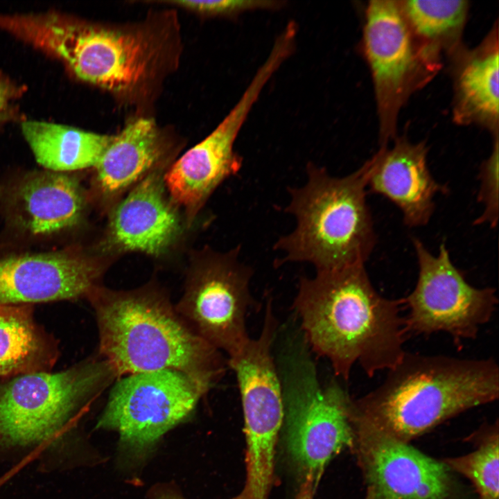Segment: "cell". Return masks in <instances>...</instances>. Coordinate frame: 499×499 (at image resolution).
I'll use <instances>...</instances> for the list:
<instances>
[{"label":"cell","instance_id":"cell-12","mask_svg":"<svg viewBox=\"0 0 499 499\" xmlns=\"http://www.w3.org/2000/svg\"><path fill=\"white\" fill-rule=\"evenodd\" d=\"M416 39L400 1H369L366 10L364 45L381 119L382 146L394 132L396 114L417 84L421 65L435 66L433 58Z\"/></svg>","mask_w":499,"mask_h":499},{"label":"cell","instance_id":"cell-2","mask_svg":"<svg viewBox=\"0 0 499 499\" xmlns=\"http://www.w3.org/2000/svg\"><path fill=\"white\" fill-rule=\"evenodd\" d=\"M87 299L99 335V356L117 378L164 369L182 372L207 392L222 377L219 350L195 333L165 294L152 287L99 286Z\"/></svg>","mask_w":499,"mask_h":499},{"label":"cell","instance_id":"cell-4","mask_svg":"<svg viewBox=\"0 0 499 499\" xmlns=\"http://www.w3.org/2000/svg\"><path fill=\"white\" fill-rule=\"evenodd\" d=\"M115 378L98 356L60 371L0 379V465L66 469L78 419Z\"/></svg>","mask_w":499,"mask_h":499},{"label":"cell","instance_id":"cell-10","mask_svg":"<svg viewBox=\"0 0 499 499\" xmlns=\"http://www.w3.org/2000/svg\"><path fill=\"white\" fill-rule=\"evenodd\" d=\"M118 378L96 427L116 431L121 444L137 453L187 418L207 392L186 374L171 369Z\"/></svg>","mask_w":499,"mask_h":499},{"label":"cell","instance_id":"cell-14","mask_svg":"<svg viewBox=\"0 0 499 499\" xmlns=\"http://www.w3.org/2000/svg\"><path fill=\"white\" fill-rule=\"evenodd\" d=\"M351 423L366 499H448L453 482L444 462L369 425Z\"/></svg>","mask_w":499,"mask_h":499},{"label":"cell","instance_id":"cell-16","mask_svg":"<svg viewBox=\"0 0 499 499\" xmlns=\"http://www.w3.org/2000/svg\"><path fill=\"white\" fill-rule=\"evenodd\" d=\"M103 269L74 249L0 255V305L74 300L98 286Z\"/></svg>","mask_w":499,"mask_h":499},{"label":"cell","instance_id":"cell-8","mask_svg":"<svg viewBox=\"0 0 499 499\" xmlns=\"http://www.w3.org/2000/svg\"><path fill=\"white\" fill-rule=\"evenodd\" d=\"M412 245L419 273L414 289L403 298L406 333L443 332L457 342L476 338L498 304L495 288L470 284L453 263L445 243L437 254L417 238H412Z\"/></svg>","mask_w":499,"mask_h":499},{"label":"cell","instance_id":"cell-28","mask_svg":"<svg viewBox=\"0 0 499 499\" xmlns=\"http://www.w3.org/2000/svg\"><path fill=\"white\" fill-rule=\"evenodd\" d=\"M10 94L11 93L8 87L0 80V116L7 108Z\"/></svg>","mask_w":499,"mask_h":499},{"label":"cell","instance_id":"cell-9","mask_svg":"<svg viewBox=\"0 0 499 499\" xmlns=\"http://www.w3.org/2000/svg\"><path fill=\"white\" fill-rule=\"evenodd\" d=\"M274 334L263 329L234 354L229 365L240 391L246 441L247 480L250 499H268L272 482L276 446L283 422V400L276 360Z\"/></svg>","mask_w":499,"mask_h":499},{"label":"cell","instance_id":"cell-24","mask_svg":"<svg viewBox=\"0 0 499 499\" xmlns=\"http://www.w3.org/2000/svg\"><path fill=\"white\" fill-rule=\"evenodd\" d=\"M478 448L466 455L449 458L444 462L473 484L480 499H498L499 459L497 423L488 430Z\"/></svg>","mask_w":499,"mask_h":499},{"label":"cell","instance_id":"cell-6","mask_svg":"<svg viewBox=\"0 0 499 499\" xmlns=\"http://www.w3.org/2000/svg\"><path fill=\"white\" fill-rule=\"evenodd\" d=\"M278 364L288 453L304 478L319 484L329 462L353 447L351 399L338 383L322 384L301 332L287 338Z\"/></svg>","mask_w":499,"mask_h":499},{"label":"cell","instance_id":"cell-3","mask_svg":"<svg viewBox=\"0 0 499 499\" xmlns=\"http://www.w3.org/2000/svg\"><path fill=\"white\" fill-rule=\"evenodd\" d=\"M383 382L351 400L352 421L408 443L437 425L496 401L499 367L493 358H460L405 352Z\"/></svg>","mask_w":499,"mask_h":499},{"label":"cell","instance_id":"cell-19","mask_svg":"<svg viewBox=\"0 0 499 499\" xmlns=\"http://www.w3.org/2000/svg\"><path fill=\"white\" fill-rule=\"evenodd\" d=\"M59 356L56 339L36 322L33 305H0V379L51 371Z\"/></svg>","mask_w":499,"mask_h":499},{"label":"cell","instance_id":"cell-13","mask_svg":"<svg viewBox=\"0 0 499 499\" xmlns=\"http://www.w3.org/2000/svg\"><path fill=\"white\" fill-rule=\"evenodd\" d=\"M280 66L277 57L268 56L223 121L164 174L172 202L183 207L189 216L200 210L223 181L240 170L242 159L234 151V142L263 87Z\"/></svg>","mask_w":499,"mask_h":499},{"label":"cell","instance_id":"cell-17","mask_svg":"<svg viewBox=\"0 0 499 499\" xmlns=\"http://www.w3.org/2000/svg\"><path fill=\"white\" fill-rule=\"evenodd\" d=\"M422 142L398 139L392 148L381 147L369 160L367 189L381 195L401 211L410 227L426 225L435 211V198L448 188L432 177Z\"/></svg>","mask_w":499,"mask_h":499},{"label":"cell","instance_id":"cell-26","mask_svg":"<svg viewBox=\"0 0 499 499\" xmlns=\"http://www.w3.org/2000/svg\"><path fill=\"white\" fill-rule=\"evenodd\" d=\"M178 6L207 15L234 14L247 10L272 7L277 3L268 1H175Z\"/></svg>","mask_w":499,"mask_h":499},{"label":"cell","instance_id":"cell-31","mask_svg":"<svg viewBox=\"0 0 499 499\" xmlns=\"http://www.w3.org/2000/svg\"><path fill=\"white\" fill-rule=\"evenodd\" d=\"M232 499H250L246 491L243 489L242 492H240L238 495L233 498Z\"/></svg>","mask_w":499,"mask_h":499},{"label":"cell","instance_id":"cell-20","mask_svg":"<svg viewBox=\"0 0 499 499\" xmlns=\"http://www.w3.org/2000/svg\"><path fill=\"white\" fill-rule=\"evenodd\" d=\"M161 154L155 121L139 118L112 136L96 168V182L106 195L119 193L139 180Z\"/></svg>","mask_w":499,"mask_h":499},{"label":"cell","instance_id":"cell-30","mask_svg":"<svg viewBox=\"0 0 499 499\" xmlns=\"http://www.w3.org/2000/svg\"><path fill=\"white\" fill-rule=\"evenodd\" d=\"M155 499H183L180 496L168 491H161L156 493Z\"/></svg>","mask_w":499,"mask_h":499},{"label":"cell","instance_id":"cell-29","mask_svg":"<svg viewBox=\"0 0 499 499\" xmlns=\"http://www.w3.org/2000/svg\"><path fill=\"white\" fill-rule=\"evenodd\" d=\"M17 471L13 469H8L0 475V489L8 483L15 475Z\"/></svg>","mask_w":499,"mask_h":499},{"label":"cell","instance_id":"cell-1","mask_svg":"<svg viewBox=\"0 0 499 499\" xmlns=\"http://www.w3.org/2000/svg\"><path fill=\"white\" fill-rule=\"evenodd\" d=\"M403 303L380 295L365 265H356L301 278L294 308L310 349L348 380L356 363L372 377L403 358Z\"/></svg>","mask_w":499,"mask_h":499},{"label":"cell","instance_id":"cell-27","mask_svg":"<svg viewBox=\"0 0 499 499\" xmlns=\"http://www.w3.org/2000/svg\"><path fill=\"white\" fill-rule=\"evenodd\" d=\"M316 487L312 478L308 477L303 478L295 499H313Z\"/></svg>","mask_w":499,"mask_h":499},{"label":"cell","instance_id":"cell-5","mask_svg":"<svg viewBox=\"0 0 499 499\" xmlns=\"http://www.w3.org/2000/svg\"><path fill=\"white\" fill-rule=\"evenodd\" d=\"M369 162L344 177L309 164L307 180L288 189L285 211L295 217L294 230L275 243L285 262H305L316 271L365 265L376 244L367 202Z\"/></svg>","mask_w":499,"mask_h":499},{"label":"cell","instance_id":"cell-23","mask_svg":"<svg viewBox=\"0 0 499 499\" xmlns=\"http://www.w3.org/2000/svg\"><path fill=\"white\" fill-rule=\"evenodd\" d=\"M400 4L412 33L432 55L439 46L457 39L468 10L464 0H408Z\"/></svg>","mask_w":499,"mask_h":499},{"label":"cell","instance_id":"cell-18","mask_svg":"<svg viewBox=\"0 0 499 499\" xmlns=\"http://www.w3.org/2000/svg\"><path fill=\"white\" fill-rule=\"evenodd\" d=\"M179 229L178 216L167 199L164 174L153 171L113 211L107 241L118 250L159 255L170 247Z\"/></svg>","mask_w":499,"mask_h":499},{"label":"cell","instance_id":"cell-22","mask_svg":"<svg viewBox=\"0 0 499 499\" xmlns=\"http://www.w3.org/2000/svg\"><path fill=\"white\" fill-rule=\"evenodd\" d=\"M498 44L497 35L473 51L456 80L455 119L497 127L498 121Z\"/></svg>","mask_w":499,"mask_h":499},{"label":"cell","instance_id":"cell-15","mask_svg":"<svg viewBox=\"0 0 499 499\" xmlns=\"http://www.w3.org/2000/svg\"><path fill=\"white\" fill-rule=\"evenodd\" d=\"M85 197L70 173L23 172L0 186V211L8 230L30 241L61 238L76 228Z\"/></svg>","mask_w":499,"mask_h":499},{"label":"cell","instance_id":"cell-25","mask_svg":"<svg viewBox=\"0 0 499 499\" xmlns=\"http://www.w3.org/2000/svg\"><path fill=\"white\" fill-rule=\"evenodd\" d=\"M498 138L496 136L493 150L480 166L478 200L484 206L482 213L475 225L487 224L495 228L498 221Z\"/></svg>","mask_w":499,"mask_h":499},{"label":"cell","instance_id":"cell-11","mask_svg":"<svg viewBox=\"0 0 499 499\" xmlns=\"http://www.w3.org/2000/svg\"><path fill=\"white\" fill-rule=\"evenodd\" d=\"M240 250L238 246L226 253L204 254L175 306L195 333L229 356L250 339L246 316L252 301L253 271L239 260Z\"/></svg>","mask_w":499,"mask_h":499},{"label":"cell","instance_id":"cell-7","mask_svg":"<svg viewBox=\"0 0 499 499\" xmlns=\"http://www.w3.org/2000/svg\"><path fill=\"white\" fill-rule=\"evenodd\" d=\"M0 28L60 58L82 80L116 92L143 83L159 55L155 41L144 33L56 14L0 15Z\"/></svg>","mask_w":499,"mask_h":499},{"label":"cell","instance_id":"cell-21","mask_svg":"<svg viewBox=\"0 0 499 499\" xmlns=\"http://www.w3.org/2000/svg\"><path fill=\"white\" fill-rule=\"evenodd\" d=\"M23 134L46 170L71 173L94 167L112 136L38 121L24 122Z\"/></svg>","mask_w":499,"mask_h":499}]
</instances>
